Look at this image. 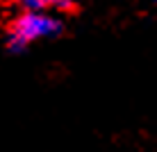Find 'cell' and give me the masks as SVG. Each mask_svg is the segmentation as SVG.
I'll return each instance as SVG.
<instances>
[{
  "mask_svg": "<svg viewBox=\"0 0 157 152\" xmlns=\"http://www.w3.org/2000/svg\"><path fill=\"white\" fill-rule=\"evenodd\" d=\"M21 9H41V12L55 14H71L78 5V0H16Z\"/></svg>",
  "mask_w": 157,
  "mask_h": 152,
  "instance_id": "obj_2",
  "label": "cell"
},
{
  "mask_svg": "<svg viewBox=\"0 0 157 152\" xmlns=\"http://www.w3.org/2000/svg\"><path fill=\"white\" fill-rule=\"evenodd\" d=\"M150 2H155V5H157V0H150Z\"/></svg>",
  "mask_w": 157,
  "mask_h": 152,
  "instance_id": "obj_3",
  "label": "cell"
},
{
  "mask_svg": "<svg viewBox=\"0 0 157 152\" xmlns=\"http://www.w3.org/2000/svg\"><path fill=\"white\" fill-rule=\"evenodd\" d=\"M62 32H64L62 14L41 12V9H21V14L14 16L5 30V43H7L9 52L21 55L39 41L57 39Z\"/></svg>",
  "mask_w": 157,
  "mask_h": 152,
  "instance_id": "obj_1",
  "label": "cell"
}]
</instances>
